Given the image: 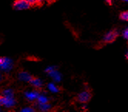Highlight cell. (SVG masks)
<instances>
[{
    "instance_id": "1",
    "label": "cell",
    "mask_w": 128,
    "mask_h": 112,
    "mask_svg": "<svg viewBox=\"0 0 128 112\" xmlns=\"http://www.w3.org/2000/svg\"><path fill=\"white\" fill-rule=\"evenodd\" d=\"M119 36V32L117 30L114 29L110 31H109L104 36L102 40V45H105V44H108V43H111L113 42H114L116 40V39Z\"/></svg>"
},
{
    "instance_id": "2",
    "label": "cell",
    "mask_w": 128,
    "mask_h": 112,
    "mask_svg": "<svg viewBox=\"0 0 128 112\" xmlns=\"http://www.w3.org/2000/svg\"><path fill=\"white\" fill-rule=\"evenodd\" d=\"M46 73H47L48 75L50 77H51L55 82L59 83L62 80L61 73L56 69V67H47L46 69Z\"/></svg>"
},
{
    "instance_id": "3",
    "label": "cell",
    "mask_w": 128,
    "mask_h": 112,
    "mask_svg": "<svg viewBox=\"0 0 128 112\" xmlns=\"http://www.w3.org/2000/svg\"><path fill=\"white\" fill-rule=\"evenodd\" d=\"M92 97V94L89 90H84L80 92V94L76 96V100L78 102L81 104H86L91 100Z\"/></svg>"
},
{
    "instance_id": "4",
    "label": "cell",
    "mask_w": 128,
    "mask_h": 112,
    "mask_svg": "<svg viewBox=\"0 0 128 112\" xmlns=\"http://www.w3.org/2000/svg\"><path fill=\"white\" fill-rule=\"evenodd\" d=\"M32 7V6L26 0H15L13 3V8L16 10H26Z\"/></svg>"
},
{
    "instance_id": "5",
    "label": "cell",
    "mask_w": 128,
    "mask_h": 112,
    "mask_svg": "<svg viewBox=\"0 0 128 112\" xmlns=\"http://www.w3.org/2000/svg\"><path fill=\"white\" fill-rule=\"evenodd\" d=\"M13 63L12 61L6 57H2V60L0 63V69H1L2 71H10L11 70V69L12 68Z\"/></svg>"
},
{
    "instance_id": "6",
    "label": "cell",
    "mask_w": 128,
    "mask_h": 112,
    "mask_svg": "<svg viewBox=\"0 0 128 112\" xmlns=\"http://www.w3.org/2000/svg\"><path fill=\"white\" fill-rule=\"evenodd\" d=\"M40 95V93L37 90H32V91H30V92H26L25 94L26 98L30 101H36Z\"/></svg>"
},
{
    "instance_id": "7",
    "label": "cell",
    "mask_w": 128,
    "mask_h": 112,
    "mask_svg": "<svg viewBox=\"0 0 128 112\" xmlns=\"http://www.w3.org/2000/svg\"><path fill=\"white\" fill-rule=\"evenodd\" d=\"M30 83L32 87H34L36 90H40V89L42 88V87H43L42 81L40 79L37 78V77H32L30 80Z\"/></svg>"
},
{
    "instance_id": "8",
    "label": "cell",
    "mask_w": 128,
    "mask_h": 112,
    "mask_svg": "<svg viewBox=\"0 0 128 112\" xmlns=\"http://www.w3.org/2000/svg\"><path fill=\"white\" fill-rule=\"evenodd\" d=\"M19 78L23 81H26V82H29L30 81V80L32 78V77L30 75L29 73L27 72H25V71H22V72H20V74H19Z\"/></svg>"
},
{
    "instance_id": "9",
    "label": "cell",
    "mask_w": 128,
    "mask_h": 112,
    "mask_svg": "<svg viewBox=\"0 0 128 112\" xmlns=\"http://www.w3.org/2000/svg\"><path fill=\"white\" fill-rule=\"evenodd\" d=\"M47 87H48L49 90H50L52 93H59L61 91V88L59 86H57L56 84H55L54 83H50Z\"/></svg>"
},
{
    "instance_id": "10",
    "label": "cell",
    "mask_w": 128,
    "mask_h": 112,
    "mask_svg": "<svg viewBox=\"0 0 128 112\" xmlns=\"http://www.w3.org/2000/svg\"><path fill=\"white\" fill-rule=\"evenodd\" d=\"M52 106L50 103H45V104H38V108L41 111H48L51 109Z\"/></svg>"
},
{
    "instance_id": "11",
    "label": "cell",
    "mask_w": 128,
    "mask_h": 112,
    "mask_svg": "<svg viewBox=\"0 0 128 112\" xmlns=\"http://www.w3.org/2000/svg\"><path fill=\"white\" fill-rule=\"evenodd\" d=\"M36 101H37V104H45V103H49V99L46 96L40 94Z\"/></svg>"
},
{
    "instance_id": "12",
    "label": "cell",
    "mask_w": 128,
    "mask_h": 112,
    "mask_svg": "<svg viewBox=\"0 0 128 112\" xmlns=\"http://www.w3.org/2000/svg\"><path fill=\"white\" fill-rule=\"evenodd\" d=\"M120 20H124V21L128 22V11L122 12V13L120 14Z\"/></svg>"
},
{
    "instance_id": "13",
    "label": "cell",
    "mask_w": 128,
    "mask_h": 112,
    "mask_svg": "<svg viewBox=\"0 0 128 112\" xmlns=\"http://www.w3.org/2000/svg\"><path fill=\"white\" fill-rule=\"evenodd\" d=\"M26 1L32 6V7L37 6V1H36V0H26Z\"/></svg>"
},
{
    "instance_id": "14",
    "label": "cell",
    "mask_w": 128,
    "mask_h": 112,
    "mask_svg": "<svg viewBox=\"0 0 128 112\" xmlns=\"http://www.w3.org/2000/svg\"><path fill=\"white\" fill-rule=\"evenodd\" d=\"M122 35H123V36L124 37V38H125L126 40H128V28H126V29H125V30L123 31Z\"/></svg>"
},
{
    "instance_id": "15",
    "label": "cell",
    "mask_w": 128,
    "mask_h": 112,
    "mask_svg": "<svg viewBox=\"0 0 128 112\" xmlns=\"http://www.w3.org/2000/svg\"><path fill=\"white\" fill-rule=\"evenodd\" d=\"M34 110H35V108H33V107H26V108H23V109L22 110V111H24V112H26V111L30 112V111H34Z\"/></svg>"
},
{
    "instance_id": "16",
    "label": "cell",
    "mask_w": 128,
    "mask_h": 112,
    "mask_svg": "<svg viewBox=\"0 0 128 112\" xmlns=\"http://www.w3.org/2000/svg\"><path fill=\"white\" fill-rule=\"evenodd\" d=\"M36 1H37V6H41L45 2H46V0H36Z\"/></svg>"
},
{
    "instance_id": "17",
    "label": "cell",
    "mask_w": 128,
    "mask_h": 112,
    "mask_svg": "<svg viewBox=\"0 0 128 112\" xmlns=\"http://www.w3.org/2000/svg\"><path fill=\"white\" fill-rule=\"evenodd\" d=\"M57 0H46V3H48V4H52V3H54L55 2H56Z\"/></svg>"
},
{
    "instance_id": "18",
    "label": "cell",
    "mask_w": 128,
    "mask_h": 112,
    "mask_svg": "<svg viewBox=\"0 0 128 112\" xmlns=\"http://www.w3.org/2000/svg\"><path fill=\"white\" fill-rule=\"evenodd\" d=\"M106 3L108 5L111 6V5H112V3H113V0H106Z\"/></svg>"
},
{
    "instance_id": "19",
    "label": "cell",
    "mask_w": 128,
    "mask_h": 112,
    "mask_svg": "<svg viewBox=\"0 0 128 112\" xmlns=\"http://www.w3.org/2000/svg\"><path fill=\"white\" fill-rule=\"evenodd\" d=\"M126 60H128V50H127V52H126Z\"/></svg>"
},
{
    "instance_id": "20",
    "label": "cell",
    "mask_w": 128,
    "mask_h": 112,
    "mask_svg": "<svg viewBox=\"0 0 128 112\" xmlns=\"http://www.w3.org/2000/svg\"><path fill=\"white\" fill-rule=\"evenodd\" d=\"M121 1H123V2H124V3H128V0H121Z\"/></svg>"
},
{
    "instance_id": "21",
    "label": "cell",
    "mask_w": 128,
    "mask_h": 112,
    "mask_svg": "<svg viewBox=\"0 0 128 112\" xmlns=\"http://www.w3.org/2000/svg\"><path fill=\"white\" fill-rule=\"evenodd\" d=\"M2 60V57H0V63H1Z\"/></svg>"
},
{
    "instance_id": "22",
    "label": "cell",
    "mask_w": 128,
    "mask_h": 112,
    "mask_svg": "<svg viewBox=\"0 0 128 112\" xmlns=\"http://www.w3.org/2000/svg\"><path fill=\"white\" fill-rule=\"evenodd\" d=\"M2 79V76H1V73H0V80Z\"/></svg>"
}]
</instances>
